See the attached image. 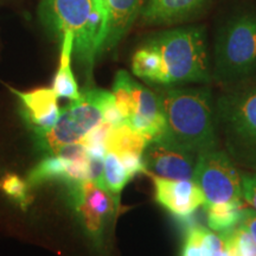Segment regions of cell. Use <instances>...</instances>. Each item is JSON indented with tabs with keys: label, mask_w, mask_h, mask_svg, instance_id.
<instances>
[{
	"label": "cell",
	"mask_w": 256,
	"mask_h": 256,
	"mask_svg": "<svg viewBox=\"0 0 256 256\" xmlns=\"http://www.w3.org/2000/svg\"><path fill=\"white\" fill-rule=\"evenodd\" d=\"M0 191L19 209L26 211L32 204L31 188L26 179L14 172H5L0 177Z\"/></svg>",
	"instance_id": "44dd1931"
},
{
	"label": "cell",
	"mask_w": 256,
	"mask_h": 256,
	"mask_svg": "<svg viewBox=\"0 0 256 256\" xmlns=\"http://www.w3.org/2000/svg\"><path fill=\"white\" fill-rule=\"evenodd\" d=\"M60 40H62V48H60V66L55 75V78H54L52 89L58 98L75 101L81 98V92H80L78 81H76L72 69L74 37L72 34L66 32L60 38Z\"/></svg>",
	"instance_id": "2e32d148"
},
{
	"label": "cell",
	"mask_w": 256,
	"mask_h": 256,
	"mask_svg": "<svg viewBox=\"0 0 256 256\" xmlns=\"http://www.w3.org/2000/svg\"><path fill=\"white\" fill-rule=\"evenodd\" d=\"M113 98V92L90 88L81 92V98L70 101L60 110L58 120L49 132L34 136V144L46 154H55L64 146L81 142L104 121V108Z\"/></svg>",
	"instance_id": "5b68a950"
},
{
	"label": "cell",
	"mask_w": 256,
	"mask_h": 256,
	"mask_svg": "<svg viewBox=\"0 0 256 256\" xmlns=\"http://www.w3.org/2000/svg\"><path fill=\"white\" fill-rule=\"evenodd\" d=\"M241 223L250 232L256 242V211L252 208H246Z\"/></svg>",
	"instance_id": "cb8c5ba5"
},
{
	"label": "cell",
	"mask_w": 256,
	"mask_h": 256,
	"mask_svg": "<svg viewBox=\"0 0 256 256\" xmlns=\"http://www.w3.org/2000/svg\"><path fill=\"white\" fill-rule=\"evenodd\" d=\"M180 256H229L220 234L198 224H188Z\"/></svg>",
	"instance_id": "9a60e30c"
},
{
	"label": "cell",
	"mask_w": 256,
	"mask_h": 256,
	"mask_svg": "<svg viewBox=\"0 0 256 256\" xmlns=\"http://www.w3.org/2000/svg\"><path fill=\"white\" fill-rule=\"evenodd\" d=\"M242 194L248 206L256 211V172L242 174Z\"/></svg>",
	"instance_id": "603a6c76"
},
{
	"label": "cell",
	"mask_w": 256,
	"mask_h": 256,
	"mask_svg": "<svg viewBox=\"0 0 256 256\" xmlns=\"http://www.w3.org/2000/svg\"><path fill=\"white\" fill-rule=\"evenodd\" d=\"M215 116L234 158L256 168V84L223 95Z\"/></svg>",
	"instance_id": "8992f818"
},
{
	"label": "cell",
	"mask_w": 256,
	"mask_h": 256,
	"mask_svg": "<svg viewBox=\"0 0 256 256\" xmlns=\"http://www.w3.org/2000/svg\"><path fill=\"white\" fill-rule=\"evenodd\" d=\"M19 101V115L32 136L49 132L58 120V96L52 88H37L30 92L10 88Z\"/></svg>",
	"instance_id": "7c38bea8"
},
{
	"label": "cell",
	"mask_w": 256,
	"mask_h": 256,
	"mask_svg": "<svg viewBox=\"0 0 256 256\" xmlns=\"http://www.w3.org/2000/svg\"><path fill=\"white\" fill-rule=\"evenodd\" d=\"M104 2H106V0H104Z\"/></svg>",
	"instance_id": "d4e9b609"
},
{
	"label": "cell",
	"mask_w": 256,
	"mask_h": 256,
	"mask_svg": "<svg viewBox=\"0 0 256 256\" xmlns=\"http://www.w3.org/2000/svg\"><path fill=\"white\" fill-rule=\"evenodd\" d=\"M112 92L124 122L145 136L148 144L166 136L168 126L158 94L133 80L124 70L115 75Z\"/></svg>",
	"instance_id": "52a82bcc"
},
{
	"label": "cell",
	"mask_w": 256,
	"mask_h": 256,
	"mask_svg": "<svg viewBox=\"0 0 256 256\" xmlns=\"http://www.w3.org/2000/svg\"><path fill=\"white\" fill-rule=\"evenodd\" d=\"M147 145L148 142L146 138L126 124L112 127L106 142L107 152H113L118 156H144Z\"/></svg>",
	"instance_id": "ac0fdd59"
},
{
	"label": "cell",
	"mask_w": 256,
	"mask_h": 256,
	"mask_svg": "<svg viewBox=\"0 0 256 256\" xmlns=\"http://www.w3.org/2000/svg\"><path fill=\"white\" fill-rule=\"evenodd\" d=\"M246 206L243 200L223 202L204 206L209 228L217 234L229 232L242 222Z\"/></svg>",
	"instance_id": "e0dca14e"
},
{
	"label": "cell",
	"mask_w": 256,
	"mask_h": 256,
	"mask_svg": "<svg viewBox=\"0 0 256 256\" xmlns=\"http://www.w3.org/2000/svg\"><path fill=\"white\" fill-rule=\"evenodd\" d=\"M220 235L224 240L229 256H256L255 240L242 223Z\"/></svg>",
	"instance_id": "7402d4cb"
},
{
	"label": "cell",
	"mask_w": 256,
	"mask_h": 256,
	"mask_svg": "<svg viewBox=\"0 0 256 256\" xmlns=\"http://www.w3.org/2000/svg\"><path fill=\"white\" fill-rule=\"evenodd\" d=\"M133 177L128 174L119 156L113 152H107L104 158V171L100 185L120 200V194L124 186Z\"/></svg>",
	"instance_id": "ffe728a7"
},
{
	"label": "cell",
	"mask_w": 256,
	"mask_h": 256,
	"mask_svg": "<svg viewBox=\"0 0 256 256\" xmlns=\"http://www.w3.org/2000/svg\"><path fill=\"white\" fill-rule=\"evenodd\" d=\"M144 160L150 174L168 179H194V154L168 136L147 145Z\"/></svg>",
	"instance_id": "30bf717a"
},
{
	"label": "cell",
	"mask_w": 256,
	"mask_h": 256,
	"mask_svg": "<svg viewBox=\"0 0 256 256\" xmlns=\"http://www.w3.org/2000/svg\"><path fill=\"white\" fill-rule=\"evenodd\" d=\"M145 44L162 60L165 87L179 83H208L211 80L206 34L202 28H179L160 32Z\"/></svg>",
	"instance_id": "3957f363"
},
{
	"label": "cell",
	"mask_w": 256,
	"mask_h": 256,
	"mask_svg": "<svg viewBox=\"0 0 256 256\" xmlns=\"http://www.w3.org/2000/svg\"><path fill=\"white\" fill-rule=\"evenodd\" d=\"M38 17L60 38L66 32L72 34V55L90 78L104 34V0H42Z\"/></svg>",
	"instance_id": "7a4b0ae2"
},
{
	"label": "cell",
	"mask_w": 256,
	"mask_h": 256,
	"mask_svg": "<svg viewBox=\"0 0 256 256\" xmlns=\"http://www.w3.org/2000/svg\"><path fill=\"white\" fill-rule=\"evenodd\" d=\"M164 110L166 136L192 154L217 148L212 96L206 88H165L156 92Z\"/></svg>",
	"instance_id": "6da1fadb"
},
{
	"label": "cell",
	"mask_w": 256,
	"mask_h": 256,
	"mask_svg": "<svg viewBox=\"0 0 256 256\" xmlns=\"http://www.w3.org/2000/svg\"><path fill=\"white\" fill-rule=\"evenodd\" d=\"M208 0H146L140 12L151 24H172L190 17L203 8Z\"/></svg>",
	"instance_id": "5bb4252c"
},
{
	"label": "cell",
	"mask_w": 256,
	"mask_h": 256,
	"mask_svg": "<svg viewBox=\"0 0 256 256\" xmlns=\"http://www.w3.org/2000/svg\"><path fill=\"white\" fill-rule=\"evenodd\" d=\"M146 174L153 182L156 203L179 220H188L206 203V197L194 179H168L150 172Z\"/></svg>",
	"instance_id": "8fae6325"
},
{
	"label": "cell",
	"mask_w": 256,
	"mask_h": 256,
	"mask_svg": "<svg viewBox=\"0 0 256 256\" xmlns=\"http://www.w3.org/2000/svg\"><path fill=\"white\" fill-rule=\"evenodd\" d=\"M194 182L206 197L204 206L243 200L242 174L229 156L217 148L198 154Z\"/></svg>",
	"instance_id": "9c48e42d"
},
{
	"label": "cell",
	"mask_w": 256,
	"mask_h": 256,
	"mask_svg": "<svg viewBox=\"0 0 256 256\" xmlns=\"http://www.w3.org/2000/svg\"><path fill=\"white\" fill-rule=\"evenodd\" d=\"M132 72L138 78L148 83L159 86L165 84V72L162 60L158 54L147 44H144L134 54Z\"/></svg>",
	"instance_id": "d6986e66"
},
{
	"label": "cell",
	"mask_w": 256,
	"mask_h": 256,
	"mask_svg": "<svg viewBox=\"0 0 256 256\" xmlns=\"http://www.w3.org/2000/svg\"><path fill=\"white\" fill-rule=\"evenodd\" d=\"M66 188V203L86 238L98 256H108V234L119 210L120 200L92 180H83Z\"/></svg>",
	"instance_id": "277c9868"
},
{
	"label": "cell",
	"mask_w": 256,
	"mask_h": 256,
	"mask_svg": "<svg viewBox=\"0 0 256 256\" xmlns=\"http://www.w3.org/2000/svg\"><path fill=\"white\" fill-rule=\"evenodd\" d=\"M145 2L146 0H106V20L98 56L118 46L138 14L142 12Z\"/></svg>",
	"instance_id": "4fadbf2b"
},
{
	"label": "cell",
	"mask_w": 256,
	"mask_h": 256,
	"mask_svg": "<svg viewBox=\"0 0 256 256\" xmlns=\"http://www.w3.org/2000/svg\"><path fill=\"white\" fill-rule=\"evenodd\" d=\"M215 78L236 82L256 70V17L243 14L220 32L215 51Z\"/></svg>",
	"instance_id": "ba28073f"
}]
</instances>
